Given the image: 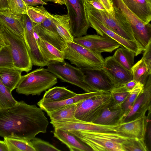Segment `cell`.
<instances>
[{"mask_svg":"<svg viewBox=\"0 0 151 151\" xmlns=\"http://www.w3.org/2000/svg\"><path fill=\"white\" fill-rule=\"evenodd\" d=\"M43 111L23 101L0 109V136L31 141L38 134L46 133L49 122Z\"/></svg>","mask_w":151,"mask_h":151,"instance_id":"obj_1","label":"cell"},{"mask_svg":"<svg viewBox=\"0 0 151 151\" xmlns=\"http://www.w3.org/2000/svg\"><path fill=\"white\" fill-rule=\"evenodd\" d=\"M68 131L94 151H125L123 145L134 138L117 132Z\"/></svg>","mask_w":151,"mask_h":151,"instance_id":"obj_2","label":"cell"},{"mask_svg":"<svg viewBox=\"0 0 151 151\" xmlns=\"http://www.w3.org/2000/svg\"><path fill=\"white\" fill-rule=\"evenodd\" d=\"M86 12L106 27L126 39L135 40L131 26L121 11L113 5L114 12L108 13L106 10L95 8L86 1Z\"/></svg>","mask_w":151,"mask_h":151,"instance_id":"obj_3","label":"cell"},{"mask_svg":"<svg viewBox=\"0 0 151 151\" xmlns=\"http://www.w3.org/2000/svg\"><path fill=\"white\" fill-rule=\"evenodd\" d=\"M41 67L22 76L16 89L18 93L39 95L58 83L57 78L55 75L47 68Z\"/></svg>","mask_w":151,"mask_h":151,"instance_id":"obj_4","label":"cell"},{"mask_svg":"<svg viewBox=\"0 0 151 151\" xmlns=\"http://www.w3.org/2000/svg\"><path fill=\"white\" fill-rule=\"evenodd\" d=\"M1 26L0 34L9 47L13 67L29 72L33 65L23 37Z\"/></svg>","mask_w":151,"mask_h":151,"instance_id":"obj_5","label":"cell"},{"mask_svg":"<svg viewBox=\"0 0 151 151\" xmlns=\"http://www.w3.org/2000/svg\"><path fill=\"white\" fill-rule=\"evenodd\" d=\"M112 101L110 92H104L88 98L79 103L75 117L81 121L93 123L104 110L111 106Z\"/></svg>","mask_w":151,"mask_h":151,"instance_id":"obj_6","label":"cell"},{"mask_svg":"<svg viewBox=\"0 0 151 151\" xmlns=\"http://www.w3.org/2000/svg\"><path fill=\"white\" fill-rule=\"evenodd\" d=\"M64 59L79 68H103L104 59L73 41L67 42L63 51Z\"/></svg>","mask_w":151,"mask_h":151,"instance_id":"obj_7","label":"cell"},{"mask_svg":"<svg viewBox=\"0 0 151 151\" xmlns=\"http://www.w3.org/2000/svg\"><path fill=\"white\" fill-rule=\"evenodd\" d=\"M47 70L63 81L77 86L86 92L94 91L85 82L81 68L68 62L52 61L47 66Z\"/></svg>","mask_w":151,"mask_h":151,"instance_id":"obj_8","label":"cell"},{"mask_svg":"<svg viewBox=\"0 0 151 151\" xmlns=\"http://www.w3.org/2000/svg\"><path fill=\"white\" fill-rule=\"evenodd\" d=\"M70 19L71 33L74 38L87 35L90 27L85 5V0H65Z\"/></svg>","mask_w":151,"mask_h":151,"instance_id":"obj_9","label":"cell"},{"mask_svg":"<svg viewBox=\"0 0 151 151\" xmlns=\"http://www.w3.org/2000/svg\"><path fill=\"white\" fill-rule=\"evenodd\" d=\"M125 15L132 27L135 40L145 48L151 40V24H146L134 14L122 0H111Z\"/></svg>","mask_w":151,"mask_h":151,"instance_id":"obj_10","label":"cell"},{"mask_svg":"<svg viewBox=\"0 0 151 151\" xmlns=\"http://www.w3.org/2000/svg\"><path fill=\"white\" fill-rule=\"evenodd\" d=\"M73 41L100 56L103 52H111L121 47L118 42L105 35H86L74 38Z\"/></svg>","mask_w":151,"mask_h":151,"instance_id":"obj_11","label":"cell"},{"mask_svg":"<svg viewBox=\"0 0 151 151\" xmlns=\"http://www.w3.org/2000/svg\"><path fill=\"white\" fill-rule=\"evenodd\" d=\"M22 18L24 25L23 38L31 57L33 65L43 67L48 64L44 59L38 47L35 38L33 22L26 14Z\"/></svg>","mask_w":151,"mask_h":151,"instance_id":"obj_12","label":"cell"},{"mask_svg":"<svg viewBox=\"0 0 151 151\" xmlns=\"http://www.w3.org/2000/svg\"><path fill=\"white\" fill-rule=\"evenodd\" d=\"M80 68L84 81L94 91L110 92L114 88L113 81L103 68Z\"/></svg>","mask_w":151,"mask_h":151,"instance_id":"obj_13","label":"cell"},{"mask_svg":"<svg viewBox=\"0 0 151 151\" xmlns=\"http://www.w3.org/2000/svg\"><path fill=\"white\" fill-rule=\"evenodd\" d=\"M51 17L41 23H34V31L42 39L63 51L67 46V42L59 34Z\"/></svg>","mask_w":151,"mask_h":151,"instance_id":"obj_14","label":"cell"},{"mask_svg":"<svg viewBox=\"0 0 151 151\" xmlns=\"http://www.w3.org/2000/svg\"><path fill=\"white\" fill-rule=\"evenodd\" d=\"M90 27L100 35H106L118 42L121 47H124L134 52L136 56L144 52V48L137 40H128L124 38L108 29L93 17L87 14Z\"/></svg>","mask_w":151,"mask_h":151,"instance_id":"obj_15","label":"cell"},{"mask_svg":"<svg viewBox=\"0 0 151 151\" xmlns=\"http://www.w3.org/2000/svg\"><path fill=\"white\" fill-rule=\"evenodd\" d=\"M151 74L149 75L142 91L121 123L128 122L145 115L146 112L151 110Z\"/></svg>","mask_w":151,"mask_h":151,"instance_id":"obj_16","label":"cell"},{"mask_svg":"<svg viewBox=\"0 0 151 151\" xmlns=\"http://www.w3.org/2000/svg\"><path fill=\"white\" fill-rule=\"evenodd\" d=\"M151 111L148 116H141L132 120L120 123L116 128L117 132L129 137L145 139Z\"/></svg>","mask_w":151,"mask_h":151,"instance_id":"obj_17","label":"cell"},{"mask_svg":"<svg viewBox=\"0 0 151 151\" xmlns=\"http://www.w3.org/2000/svg\"><path fill=\"white\" fill-rule=\"evenodd\" d=\"M103 68L112 80L114 87L124 84L133 80L132 71L128 70L110 56L104 59Z\"/></svg>","mask_w":151,"mask_h":151,"instance_id":"obj_18","label":"cell"},{"mask_svg":"<svg viewBox=\"0 0 151 151\" xmlns=\"http://www.w3.org/2000/svg\"><path fill=\"white\" fill-rule=\"evenodd\" d=\"M50 123L54 128H60L67 131H73L116 132V128L118 125H104L79 120L74 122L51 121Z\"/></svg>","mask_w":151,"mask_h":151,"instance_id":"obj_19","label":"cell"},{"mask_svg":"<svg viewBox=\"0 0 151 151\" xmlns=\"http://www.w3.org/2000/svg\"><path fill=\"white\" fill-rule=\"evenodd\" d=\"M105 91H93L81 94H77L74 96L63 100L47 102L40 101L37 105L47 113L80 102L91 97Z\"/></svg>","mask_w":151,"mask_h":151,"instance_id":"obj_20","label":"cell"},{"mask_svg":"<svg viewBox=\"0 0 151 151\" xmlns=\"http://www.w3.org/2000/svg\"><path fill=\"white\" fill-rule=\"evenodd\" d=\"M54 136L66 145L70 151H92V149L69 131L54 128Z\"/></svg>","mask_w":151,"mask_h":151,"instance_id":"obj_21","label":"cell"},{"mask_svg":"<svg viewBox=\"0 0 151 151\" xmlns=\"http://www.w3.org/2000/svg\"><path fill=\"white\" fill-rule=\"evenodd\" d=\"M134 14L146 24L151 20V0H122Z\"/></svg>","mask_w":151,"mask_h":151,"instance_id":"obj_22","label":"cell"},{"mask_svg":"<svg viewBox=\"0 0 151 151\" xmlns=\"http://www.w3.org/2000/svg\"><path fill=\"white\" fill-rule=\"evenodd\" d=\"M22 15L14 14L10 10L0 12V23L8 29L23 37L24 29Z\"/></svg>","mask_w":151,"mask_h":151,"instance_id":"obj_23","label":"cell"},{"mask_svg":"<svg viewBox=\"0 0 151 151\" xmlns=\"http://www.w3.org/2000/svg\"><path fill=\"white\" fill-rule=\"evenodd\" d=\"M34 33L39 49L45 60L48 64L52 61H64L63 51L42 39L35 31Z\"/></svg>","mask_w":151,"mask_h":151,"instance_id":"obj_24","label":"cell"},{"mask_svg":"<svg viewBox=\"0 0 151 151\" xmlns=\"http://www.w3.org/2000/svg\"><path fill=\"white\" fill-rule=\"evenodd\" d=\"M122 114L121 108L114 109L110 106L104 110L93 123L107 126L118 125L121 122Z\"/></svg>","mask_w":151,"mask_h":151,"instance_id":"obj_25","label":"cell"},{"mask_svg":"<svg viewBox=\"0 0 151 151\" xmlns=\"http://www.w3.org/2000/svg\"><path fill=\"white\" fill-rule=\"evenodd\" d=\"M22 72L14 67L0 68V80L12 92L16 89Z\"/></svg>","mask_w":151,"mask_h":151,"instance_id":"obj_26","label":"cell"},{"mask_svg":"<svg viewBox=\"0 0 151 151\" xmlns=\"http://www.w3.org/2000/svg\"><path fill=\"white\" fill-rule=\"evenodd\" d=\"M76 94L64 87L55 86L46 91L40 101L47 102H57L72 97Z\"/></svg>","mask_w":151,"mask_h":151,"instance_id":"obj_27","label":"cell"},{"mask_svg":"<svg viewBox=\"0 0 151 151\" xmlns=\"http://www.w3.org/2000/svg\"><path fill=\"white\" fill-rule=\"evenodd\" d=\"M51 18L55 25L57 31L67 42L73 41L70 27V19L67 14H52Z\"/></svg>","mask_w":151,"mask_h":151,"instance_id":"obj_28","label":"cell"},{"mask_svg":"<svg viewBox=\"0 0 151 151\" xmlns=\"http://www.w3.org/2000/svg\"><path fill=\"white\" fill-rule=\"evenodd\" d=\"M79 103L47 113L51 121L54 122L76 121V110Z\"/></svg>","mask_w":151,"mask_h":151,"instance_id":"obj_29","label":"cell"},{"mask_svg":"<svg viewBox=\"0 0 151 151\" xmlns=\"http://www.w3.org/2000/svg\"><path fill=\"white\" fill-rule=\"evenodd\" d=\"M135 53L125 48L121 47L115 51L112 56L114 59L127 70L131 71L134 65Z\"/></svg>","mask_w":151,"mask_h":151,"instance_id":"obj_30","label":"cell"},{"mask_svg":"<svg viewBox=\"0 0 151 151\" xmlns=\"http://www.w3.org/2000/svg\"><path fill=\"white\" fill-rule=\"evenodd\" d=\"M133 80L145 85L151 70H149L144 59L142 58L131 68Z\"/></svg>","mask_w":151,"mask_h":151,"instance_id":"obj_31","label":"cell"},{"mask_svg":"<svg viewBox=\"0 0 151 151\" xmlns=\"http://www.w3.org/2000/svg\"><path fill=\"white\" fill-rule=\"evenodd\" d=\"M4 138L8 151H35L31 141L7 137Z\"/></svg>","mask_w":151,"mask_h":151,"instance_id":"obj_32","label":"cell"},{"mask_svg":"<svg viewBox=\"0 0 151 151\" xmlns=\"http://www.w3.org/2000/svg\"><path fill=\"white\" fill-rule=\"evenodd\" d=\"M26 14L33 22L37 24L42 23L51 15L43 5L35 7L27 6Z\"/></svg>","mask_w":151,"mask_h":151,"instance_id":"obj_33","label":"cell"},{"mask_svg":"<svg viewBox=\"0 0 151 151\" xmlns=\"http://www.w3.org/2000/svg\"><path fill=\"white\" fill-rule=\"evenodd\" d=\"M144 86V85L138 83L134 88L129 92L122 106L123 112L122 120L132 108L137 97L142 91Z\"/></svg>","mask_w":151,"mask_h":151,"instance_id":"obj_34","label":"cell"},{"mask_svg":"<svg viewBox=\"0 0 151 151\" xmlns=\"http://www.w3.org/2000/svg\"><path fill=\"white\" fill-rule=\"evenodd\" d=\"M12 92L0 80V109L9 108L17 103Z\"/></svg>","mask_w":151,"mask_h":151,"instance_id":"obj_35","label":"cell"},{"mask_svg":"<svg viewBox=\"0 0 151 151\" xmlns=\"http://www.w3.org/2000/svg\"><path fill=\"white\" fill-rule=\"evenodd\" d=\"M125 151H148L145 139L133 138L123 145Z\"/></svg>","mask_w":151,"mask_h":151,"instance_id":"obj_36","label":"cell"},{"mask_svg":"<svg viewBox=\"0 0 151 151\" xmlns=\"http://www.w3.org/2000/svg\"><path fill=\"white\" fill-rule=\"evenodd\" d=\"M9 6L10 11L14 14L21 16L27 14V6L23 0H9Z\"/></svg>","mask_w":151,"mask_h":151,"instance_id":"obj_37","label":"cell"},{"mask_svg":"<svg viewBox=\"0 0 151 151\" xmlns=\"http://www.w3.org/2000/svg\"><path fill=\"white\" fill-rule=\"evenodd\" d=\"M13 67L10 51L8 46L0 49V68Z\"/></svg>","mask_w":151,"mask_h":151,"instance_id":"obj_38","label":"cell"},{"mask_svg":"<svg viewBox=\"0 0 151 151\" xmlns=\"http://www.w3.org/2000/svg\"><path fill=\"white\" fill-rule=\"evenodd\" d=\"M35 151H60V150L49 142L35 137L31 140Z\"/></svg>","mask_w":151,"mask_h":151,"instance_id":"obj_39","label":"cell"},{"mask_svg":"<svg viewBox=\"0 0 151 151\" xmlns=\"http://www.w3.org/2000/svg\"><path fill=\"white\" fill-rule=\"evenodd\" d=\"M129 93L110 92L112 98V101L110 106L114 109L121 108Z\"/></svg>","mask_w":151,"mask_h":151,"instance_id":"obj_40","label":"cell"},{"mask_svg":"<svg viewBox=\"0 0 151 151\" xmlns=\"http://www.w3.org/2000/svg\"><path fill=\"white\" fill-rule=\"evenodd\" d=\"M138 83L134 80H132L124 84L114 87L110 92H129L134 88Z\"/></svg>","mask_w":151,"mask_h":151,"instance_id":"obj_41","label":"cell"},{"mask_svg":"<svg viewBox=\"0 0 151 151\" xmlns=\"http://www.w3.org/2000/svg\"><path fill=\"white\" fill-rule=\"evenodd\" d=\"M142 58L145 61L149 70H151V40L145 48Z\"/></svg>","mask_w":151,"mask_h":151,"instance_id":"obj_42","label":"cell"},{"mask_svg":"<svg viewBox=\"0 0 151 151\" xmlns=\"http://www.w3.org/2000/svg\"><path fill=\"white\" fill-rule=\"evenodd\" d=\"M106 10L108 13L114 12V8L111 0H100Z\"/></svg>","mask_w":151,"mask_h":151,"instance_id":"obj_43","label":"cell"},{"mask_svg":"<svg viewBox=\"0 0 151 151\" xmlns=\"http://www.w3.org/2000/svg\"><path fill=\"white\" fill-rule=\"evenodd\" d=\"M25 4L27 6H32L38 5H45L47 4V2L43 0H23Z\"/></svg>","mask_w":151,"mask_h":151,"instance_id":"obj_44","label":"cell"},{"mask_svg":"<svg viewBox=\"0 0 151 151\" xmlns=\"http://www.w3.org/2000/svg\"><path fill=\"white\" fill-rule=\"evenodd\" d=\"M86 1L96 9L101 10H106L103 5L99 1L94 0Z\"/></svg>","mask_w":151,"mask_h":151,"instance_id":"obj_45","label":"cell"},{"mask_svg":"<svg viewBox=\"0 0 151 151\" xmlns=\"http://www.w3.org/2000/svg\"><path fill=\"white\" fill-rule=\"evenodd\" d=\"M9 0H0V12H4L10 10Z\"/></svg>","mask_w":151,"mask_h":151,"instance_id":"obj_46","label":"cell"},{"mask_svg":"<svg viewBox=\"0 0 151 151\" xmlns=\"http://www.w3.org/2000/svg\"><path fill=\"white\" fill-rule=\"evenodd\" d=\"M147 132L149 143L150 147L151 144V124L150 119H149L148 121Z\"/></svg>","mask_w":151,"mask_h":151,"instance_id":"obj_47","label":"cell"},{"mask_svg":"<svg viewBox=\"0 0 151 151\" xmlns=\"http://www.w3.org/2000/svg\"><path fill=\"white\" fill-rule=\"evenodd\" d=\"M0 151H8L7 146L4 141L0 140Z\"/></svg>","mask_w":151,"mask_h":151,"instance_id":"obj_48","label":"cell"},{"mask_svg":"<svg viewBox=\"0 0 151 151\" xmlns=\"http://www.w3.org/2000/svg\"><path fill=\"white\" fill-rule=\"evenodd\" d=\"M53 3L60 5H65V0H53Z\"/></svg>","mask_w":151,"mask_h":151,"instance_id":"obj_49","label":"cell"},{"mask_svg":"<svg viewBox=\"0 0 151 151\" xmlns=\"http://www.w3.org/2000/svg\"><path fill=\"white\" fill-rule=\"evenodd\" d=\"M0 44L4 46H7L8 45L6 42L2 37L1 35L0 34Z\"/></svg>","mask_w":151,"mask_h":151,"instance_id":"obj_50","label":"cell"},{"mask_svg":"<svg viewBox=\"0 0 151 151\" xmlns=\"http://www.w3.org/2000/svg\"><path fill=\"white\" fill-rule=\"evenodd\" d=\"M44 1L47 2H53V0H43Z\"/></svg>","mask_w":151,"mask_h":151,"instance_id":"obj_51","label":"cell"},{"mask_svg":"<svg viewBox=\"0 0 151 151\" xmlns=\"http://www.w3.org/2000/svg\"><path fill=\"white\" fill-rule=\"evenodd\" d=\"M4 46H3L0 44V49L1 48Z\"/></svg>","mask_w":151,"mask_h":151,"instance_id":"obj_52","label":"cell"},{"mask_svg":"<svg viewBox=\"0 0 151 151\" xmlns=\"http://www.w3.org/2000/svg\"><path fill=\"white\" fill-rule=\"evenodd\" d=\"M86 1H91V0H85ZM96 0L98 1H99L100 2V0Z\"/></svg>","mask_w":151,"mask_h":151,"instance_id":"obj_53","label":"cell"},{"mask_svg":"<svg viewBox=\"0 0 151 151\" xmlns=\"http://www.w3.org/2000/svg\"><path fill=\"white\" fill-rule=\"evenodd\" d=\"M1 27H2V26H1V24L0 23V30L1 28Z\"/></svg>","mask_w":151,"mask_h":151,"instance_id":"obj_54","label":"cell"}]
</instances>
